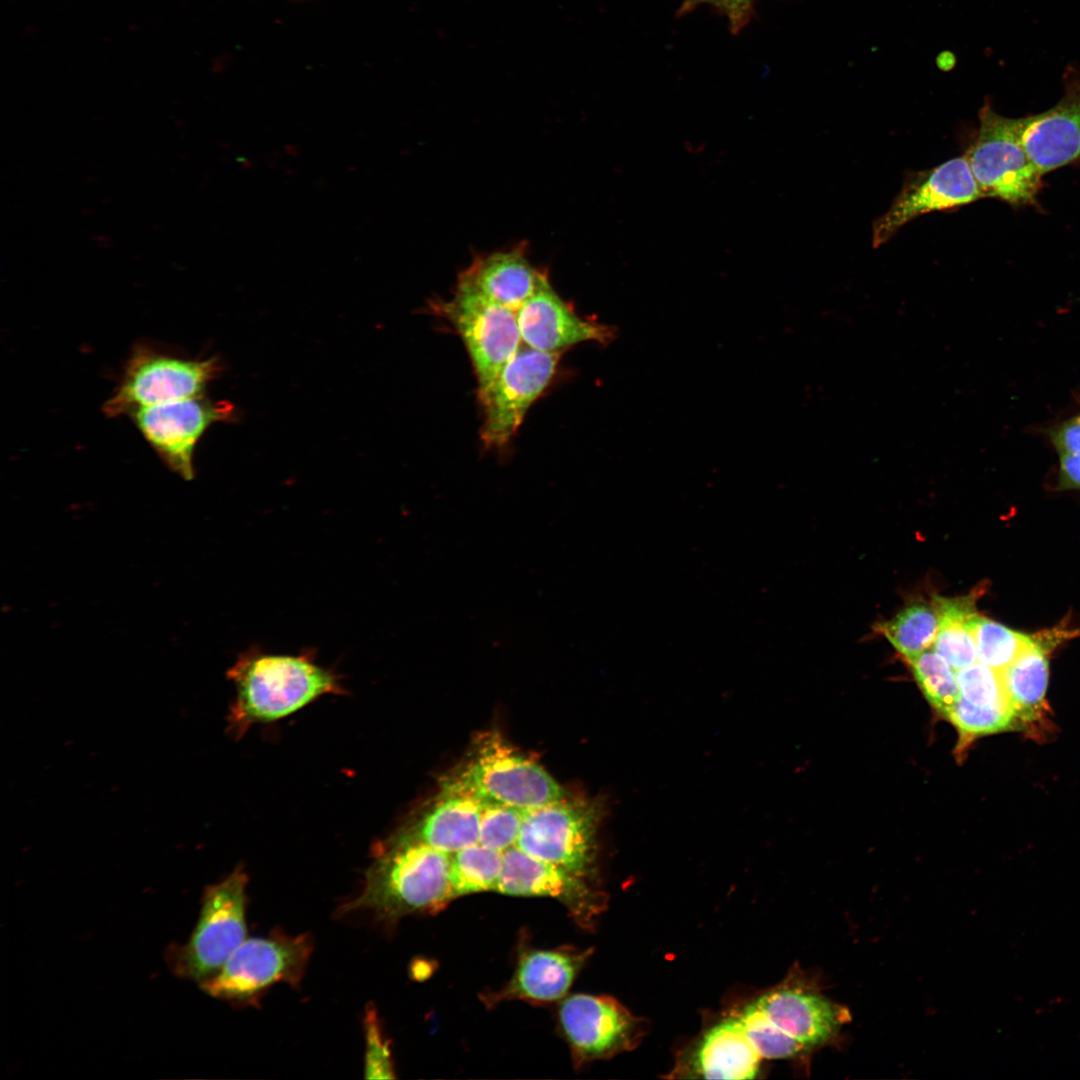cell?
<instances>
[{
  "label": "cell",
  "mask_w": 1080,
  "mask_h": 1080,
  "mask_svg": "<svg viewBox=\"0 0 1080 1080\" xmlns=\"http://www.w3.org/2000/svg\"><path fill=\"white\" fill-rule=\"evenodd\" d=\"M1059 486L1080 489V457L1059 456Z\"/></svg>",
  "instance_id": "obj_35"
},
{
  "label": "cell",
  "mask_w": 1080,
  "mask_h": 1080,
  "mask_svg": "<svg viewBox=\"0 0 1080 1080\" xmlns=\"http://www.w3.org/2000/svg\"><path fill=\"white\" fill-rule=\"evenodd\" d=\"M459 280L514 312L548 281L518 251L479 258L461 274Z\"/></svg>",
  "instance_id": "obj_21"
},
{
  "label": "cell",
  "mask_w": 1080,
  "mask_h": 1080,
  "mask_svg": "<svg viewBox=\"0 0 1080 1080\" xmlns=\"http://www.w3.org/2000/svg\"><path fill=\"white\" fill-rule=\"evenodd\" d=\"M462 338L481 398L521 346L516 312L459 280L451 300L434 304Z\"/></svg>",
  "instance_id": "obj_8"
},
{
  "label": "cell",
  "mask_w": 1080,
  "mask_h": 1080,
  "mask_svg": "<svg viewBox=\"0 0 1080 1080\" xmlns=\"http://www.w3.org/2000/svg\"><path fill=\"white\" fill-rule=\"evenodd\" d=\"M502 853L477 843L451 854L450 899L495 891L502 869Z\"/></svg>",
  "instance_id": "obj_25"
},
{
  "label": "cell",
  "mask_w": 1080,
  "mask_h": 1080,
  "mask_svg": "<svg viewBox=\"0 0 1080 1080\" xmlns=\"http://www.w3.org/2000/svg\"><path fill=\"white\" fill-rule=\"evenodd\" d=\"M365 1078H395L389 1041L385 1038L375 1007L368 1006L364 1015Z\"/></svg>",
  "instance_id": "obj_32"
},
{
  "label": "cell",
  "mask_w": 1080,
  "mask_h": 1080,
  "mask_svg": "<svg viewBox=\"0 0 1080 1080\" xmlns=\"http://www.w3.org/2000/svg\"><path fill=\"white\" fill-rule=\"evenodd\" d=\"M907 662L927 701L944 716L959 697L957 674L953 668L930 649Z\"/></svg>",
  "instance_id": "obj_27"
},
{
  "label": "cell",
  "mask_w": 1080,
  "mask_h": 1080,
  "mask_svg": "<svg viewBox=\"0 0 1080 1080\" xmlns=\"http://www.w3.org/2000/svg\"><path fill=\"white\" fill-rule=\"evenodd\" d=\"M481 803L479 843L500 852L514 846L525 810L496 802Z\"/></svg>",
  "instance_id": "obj_30"
},
{
  "label": "cell",
  "mask_w": 1080,
  "mask_h": 1080,
  "mask_svg": "<svg viewBox=\"0 0 1080 1080\" xmlns=\"http://www.w3.org/2000/svg\"><path fill=\"white\" fill-rule=\"evenodd\" d=\"M524 345L543 352H561L582 342L609 345L617 328L585 319L564 302L545 282L516 312Z\"/></svg>",
  "instance_id": "obj_16"
},
{
  "label": "cell",
  "mask_w": 1080,
  "mask_h": 1080,
  "mask_svg": "<svg viewBox=\"0 0 1080 1080\" xmlns=\"http://www.w3.org/2000/svg\"><path fill=\"white\" fill-rule=\"evenodd\" d=\"M761 1061L732 1013L705 1032L673 1072L705 1079H752Z\"/></svg>",
  "instance_id": "obj_18"
},
{
  "label": "cell",
  "mask_w": 1080,
  "mask_h": 1080,
  "mask_svg": "<svg viewBox=\"0 0 1080 1080\" xmlns=\"http://www.w3.org/2000/svg\"><path fill=\"white\" fill-rule=\"evenodd\" d=\"M1020 142L1041 175L1080 158V78L1042 113L1016 119Z\"/></svg>",
  "instance_id": "obj_17"
},
{
  "label": "cell",
  "mask_w": 1080,
  "mask_h": 1080,
  "mask_svg": "<svg viewBox=\"0 0 1080 1080\" xmlns=\"http://www.w3.org/2000/svg\"><path fill=\"white\" fill-rule=\"evenodd\" d=\"M313 950L308 934L289 936L280 931L246 939L223 967L202 981L209 996L235 1004L255 1003L276 984H300Z\"/></svg>",
  "instance_id": "obj_4"
},
{
  "label": "cell",
  "mask_w": 1080,
  "mask_h": 1080,
  "mask_svg": "<svg viewBox=\"0 0 1080 1080\" xmlns=\"http://www.w3.org/2000/svg\"><path fill=\"white\" fill-rule=\"evenodd\" d=\"M495 891L511 896L554 898L583 928H592L607 904L606 894L593 882L534 858L515 845L502 853V869Z\"/></svg>",
  "instance_id": "obj_15"
},
{
  "label": "cell",
  "mask_w": 1080,
  "mask_h": 1080,
  "mask_svg": "<svg viewBox=\"0 0 1080 1080\" xmlns=\"http://www.w3.org/2000/svg\"><path fill=\"white\" fill-rule=\"evenodd\" d=\"M766 1020L808 1054L831 1041L850 1020L846 1007L823 995L801 972L752 1001Z\"/></svg>",
  "instance_id": "obj_14"
},
{
  "label": "cell",
  "mask_w": 1080,
  "mask_h": 1080,
  "mask_svg": "<svg viewBox=\"0 0 1080 1080\" xmlns=\"http://www.w3.org/2000/svg\"><path fill=\"white\" fill-rule=\"evenodd\" d=\"M451 854L402 836L375 849L361 892L338 914L369 910L392 923L416 912L438 909L450 900Z\"/></svg>",
  "instance_id": "obj_2"
},
{
  "label": "cell",
  "mask_w": 1080,
  "mask_h": 1080,
  "mask_svg": "<svg viewBox=\"0 0 1080 1080\" xmlns=\"http://www.w3.org/2000/svg\"><path fill=\"white\" fill-rule=\"evenodd\" d=\"M984 197L1012 205L1032 203L1041 174L1025 152L1016 119L996 113L991 105L979 111V129L965 154Z\"/></svg>",
  "instance_id": "obj_9"
},
{
  "label": "cell",
  "mask_w": 1080,
  "mask_h": 1080,
  "mask_svg": "<svg viewBox=\"0 0 1080 1080\" xmlns=\"http://www.w3.org/2000/svg\"><path fill=\"white\" fill-rule=\"evenodd\" d=\"M756 0H686L683 9H690L700 4L711 5L719 10L729 21L733 32L740 31L749 21Z\"/></svg>",
  "instance_id": "obj_33"
},
{
  "label": "cell",
  "mask_w": 1080,
  "mask_h": 1080,
  "mask_svg": "<svg viewBox=\"0 0 1080 1080\" xmlns=\"http://www.w3.org/2000/svg\"><path fill=\"white\" fill-rule=\"evenodd\" d=\"M999 673L1016 723L1038 720L1043 713L1049 678L1048 661L1040 641L1033 639Z\"/></svg>",
  "instance_id": "obj_22"
},
{
  "label": "cell",
  "mask_w": 1080,
  "mask_h": 1080,
  "mask_svg": "<svg viewBox=\"0 0 1080 1080\" xmlns=\"http://www.w3.org/2000/svg\"><path fill=\"white\" fill-rule=\"evenodd\" d=\"M559 358V352L520 346L479 398L484 408L480 436L486 447L501 448L511 440L532 403L552 380Z\"/></svg>",
  "instance_id": "obj_11"
},
{
  "label": "cell",
  "mask_w": 1080,
  "mask_h": 1080,
  "mask_svg": "<svg viewBox=\"0 0 1080 1080\" xmlns=\"http://www.w3.org/2000/svg\"><path fill=\"white\" fill-rule=\"evenodd\" d=\"M221 369L219 360L188 359L137 346L103 411L116 417L164 403L202 396Z\"/></svg>",
  "instance_id": "obj_7"
},
{
  "label": "cell",
  "mask_w": 1080,
  "mask_h": 1080,
  "mask_svg": "<svg viewBox=\"0 0 1080 1080\" xmlns=\"http://www.w3.org/2000/svg\"><path fill=\"white\" fill-rule=\"evenodd\" d=\"M966 155L906 175L889 208L872 226V244L888 242L909 221L929 212L959 208L983 198Z\"/></svg>",
  "instance_id": "obj_12"
},
{
  "label": "cell",
  "mask_w": 1080,
  "mask_h": 1080,
  "mask_svg": "<svg viewBox=\"0 0 1080 1080\" xmlns=\"http://www.w3.org/2000/svg\"><path fill=\"white\" fill-rule=\"evenodd\" d=\"M944 717L959 731L961 745H966L979 736L1007 730L1016 723L1010 706L976 705L961 697H958Z\"/></svg>",
  "instance_id": "obj_28"
},
{
  "label": "cell",
  "mask_w": 1080,
  "mask_h": 1080,
  "mask_svg": "<svg viewBox=\"0 0 1080 1080\" xmlns=\"http://www.w3.org/2000/svg\"><path fill=\"white\" fill-rule=\"evenodd\" d=\"M131 416L164 463L185 480H191L196 444L212 424L233 420L235 409L227 401H212L202 395L140 408Z\"/></svg>",
  "instance_id": "obj_13"
},
{
  "label": "cell",
  "mask_w": 1080,
  "mask_h": 1080,
  "mask_svg": "<svg viewBox=\"0 0 1080 1080\" xmlns=\"http://www.w3.org/2000/svg\"><path fill=\"white\" fill-rule=\"evenodd\" d=\"M933 602L939 618L934 651L953 669L959 670L973 664L977 654L969 621L976 612L975 598L936 596Z\"/></svg>",
  "instance_id": "obj_23"
},
{
  "label": "cell",
  "mask_w": 1080,
  "mask_h": 1080,
  "mask_svg": "<svg viewBox=\"0 0 1080 1080\" xmlns=\"http://www.w3.org/2000/svg\"><path fill=\"white\" fill-rule=\"evenodd\" d=\"M733 1014L762 1060L793 1059L806 1055L798 1044L780 1034L753 1002Z\"/></svg>",
  "instance_id": "obj_29"
},
{
  "label": "cell",
  "mask_w": 1080,
  "mask_h": 1080,
  "mask_svg": "<svg viewBox=\"0 0 1080 1080\" xmlns=\"http://www.w3.org/2000/svg\"><path fill=\"white\" fill-rule=\"evenodd\" d=\"M248 877L237 867L205 888L198 921L183 944H171L165 960L171 972L199 983L215 975L247 939Z\"/></svg>",
  "instance_id": "obj_3"
},
{
  "label": "cell",
  "mask_w": 1080,
  "mask_h": 1080,
  "mask_svg": "<svg viewBox=\"0 0 1080 1080\" xmlns=\"http://www.w3.org/2000/svg\"><path fill=\"white\" fill-rule=\"evenodd\" d=\"M938 627V612L933 600L931 603L917 600L880 624L879 630L909 660L933 645Z\"/></svg>",
  "instance_id": "obj_24"
},
{
  "label": "cell",
  "mask_w": 1080,
  "mask_h": 1080,
  "mask_svg": "<svg viewBox=\"0 0 1080 1080\" xmlns=\"http://www.w3.org/2000/svg\"><path fill=\"white\" fill-rule=\"evenodd\" d=\"M977 659L1000 672L1007 667L1033 641V638L1016 632L1002 624L975 612L969 621Z\"/></svg>",
  "instance_id": "obj_26"
},
{
  "label": "cell",
  "mask_w": 1080,
  "mask_h": 1080,
  "mask_svg": "<svg viewBox=\"0 0 1080 1080\" xmlns=\"http://www.w3.org/2000/svg\"><path fill=\"white\" fill-rule=\"evenodd\" d=\"M599 808L567 799L526 810L515 846L594 883Z\"/></svg>",
  "instance_id": "obj_6"
},
{
  "label": "cell",
  "mask_w": 1080,
  "mask_h": 1080,
  "mask_svg": "<svg viewBox=\"0 0 1080 1080\" xmlns=\"http://www.w3.org/2000/svg\"><path fill=\"white\" fill-rule=\"evenodd\" d=\"M956 674L959 697L965 701L982 706H1010L998 671L978 661Z\"/></svg>",
  "instance_id": "obj_31"
},
{
  "label": "cell",
  "mask_w": 1080,
  "mask_h": 1080,
  "mask_svg": "<svg viewBox=\"0 0 1080 1080\" xmlns=\"http://www.w3.org/2000/svg\"><path fill=\"white\" fill-rule=\"evenodd\" d=\"M559 1019L576 1064L631 1051L648 1028L644 1018L605 995L580 993L567 997L560 1006Z\"/></svg>",
  "instance_id": "obj_10"
},
{
  "label": "cell",
  "mask_w": 1080,
  "mask_h": 1080,
  "mask_svg": "<svg viewBox=\"0 0 1080 1080\" xmlns=\"http://www.w3.org/2000/svg\"><path fill=\"white\" fill-rule=\"evenodd\" d=\"M481 802L530 810L566 796L536 762L515 751L497 733L481 735L459 778L450 782Z\"/></svg>",
  "instance_id": "obj_5"
},
{
  "label": "cell",
  "mask_w": 1080,
  "mask_h": 1080,
  "mask_svg": "<svg viewBox=\"0 0 1080 1080\" xmlns=\"http://www.w3.org/2000/svg\"><path fill=\"white\" fill-rule=\"evenodd\" d=\"M589 954V951L569 949L528 951L519 959L510 981L484 1000L494 1005L515 999L535 1003L562 999Z\"/></svg>",
  "instance_id": "obj_19"
},
{
  "label": "cell",
  "mask_w": 1080,
  "mask_h": 1080,
  "mask_svg": "<svg viewBox=\"0 0 1080 1080\" xmlns=\"http://www.w3.org/2000/svg\"><path fill=\"white\" fill-rule=\"evenodd\" d=\"M482 803L447 782L442 798L404 836L453 854L479 843Z\"/></svg>",
  "instance_id": "obj_20"
},
{
  "label": "cell",
  "mask_w": 1080,
  "mask_h": 1080,
  "mask_svg": "<svg viewBox=\"0 0 1080 1080\" xmlns=\"http://www.w3.org/2000/svg\"><path fill=\"white\" fill-rule=\"evenodd\" d=\"M236 697L228 715V731L240 738L250 726L286 717L326 694H342L337 675L307 654H242L227 672Z\"/></svg>",
  "instance_id": "obj_1"
},
{
  "label": "cell",
  "mask_w": 1080,
  "mask_h": 1080,
  "mask_svg": "<svg viewBox=\"0 0 1080 1080\" xmlns=\"http://www.w3.org/2000/svg\"><path fill=\"white\" fill-rule=\"evenodd\" d=\"M1049 438L1058 456L1080 457V414L1054 426Z\"/></svg>",
  "instance_id": "obj_34"
}]
</instances>
